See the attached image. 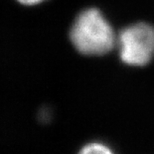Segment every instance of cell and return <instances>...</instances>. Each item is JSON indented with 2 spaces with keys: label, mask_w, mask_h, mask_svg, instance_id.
I'll use <instances>...</instances> for the list:
<instances>
[{
  "label": "cell",
  "mask_w": 154,
  "mask_h": 154,
  "mask_svg": "<svg viewBox=\"0 0 154 154\" xmlns=\"http://www.w3.org/2000/svg\"><path fill=\"white\" fill-rule=\"evenodd\" d=\"M70 40L80 53L103 55L115 44V34L109 22L97 9L82 11L70 30Z\"/></svg>",
  "instance_id": "obj_1"
},
{
  "label": "cell",
  "mask_w": 154,
  "mask_h": 154,
  "mask_svg": "<svg viewBox=\"0 0 154 154\" xmlns=\"http://www.w3.org/2000/svg\"><path fill=\"white\" fill-rule=\"evenodd\" d=\"M120 58L132 66H144L154 56V27L136 23L126 27L118 37Z\"/></svg>",
  "instance_id": "obj_2"
},
{
  "label": "cell",
  "mask_w": 154,
  "mask_h": 154,
  "mask_svg": "<svg viewBox=\"0 0 154 154\" xmlns=\"http://www.w3.org/2000/svg\"><path fill=\"white\" fill-rule=\"evenodd\" d=\"M79 154H113L112 150L101 143H90L83 147Z\"/></svg>",
  "instance_id": "obj_3"
},
{
  "label": "cell",
  "mask_w": 154,
  "mask_h": 154,
  "mask_svg": "<svg viewBox=\"0 0 154 154\" xmlns=\"http://www.w3.org/2000/svg\"><path fill=\"white\" fill-rule=\"evenodd\" d=\"M19 1L20 3H22L24 5H35V4H38V3L42 2L43 0H17Z\"/></svg>",
  "instance_id": "obj_4"
}]
</instances>
